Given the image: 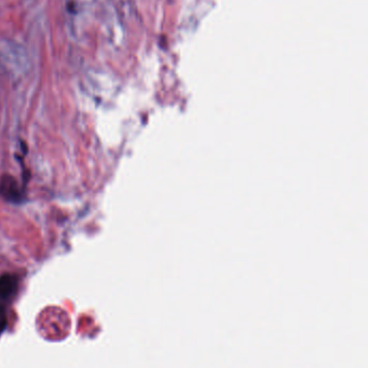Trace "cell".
<instances>
[{
	"mask_svg": "<svg viewBox=\"0 0 368 368\" xmlns=\"http://www.w3.org/2000/svg\"><path fill=\"white\" fill-rule=\"evenodd\" d=\"M17 278L15 276H10V274H5V276L0 278V298L1 299H8L11 297L17 290Z\"/></svg>",
	"mask_w": 368,
	"mask_h": 368,
	"instance_id": "7a4b0ae2",
	"label": "cell"
},
{
	"mask_svg": "<svg viewBox=\"0 0 368 368\" xmlns=\"http://www.w3.org/2000/svg\"><path fill=\"white\" fill-rule=\"evenodd\" d=\"M0 194H3L9 201H19L21 192L17 186V181L12 176L3 177L0 181Z\"/></svg>",
	"mask_w": 368,
	"mask_h": 368,
	"instance_id": "6da1fadb",
	"label": "cell"
}]
</instances>
